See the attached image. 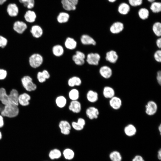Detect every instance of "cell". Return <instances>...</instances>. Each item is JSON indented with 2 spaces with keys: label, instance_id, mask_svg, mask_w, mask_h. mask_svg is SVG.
Returning a JSON list of instances; mask_svg holds the SVG:
<instances>
[{
  "label": "cell",
  "instance_id": "6da1fadb",
  "mask_svg": "<svg viewBox=\"0 0 161 161\" xmlns=\"http://www.w3.org/2000/svg\"><path fill=\"white\" fill-rule=\"evenodd\" d=\"M19 112L18 106L10 104L4 106L0 114L4 117L13 118L17 116Z\"/></svg>",
  "mask_w": 161,
  "mask_h": 161
},
{
  "label": "cell",
  "instance_id": "7a4b0ae2",
  "mask_svg": "<svg viewBox=\"0 0 161 161\" xmlns=\"http://www.w3.org/2000/svg\"><path fill=\"white\" fill-rule=\"evenodd\" d=\"M22 85L27 92L35 91L37 88L36 85L33 81L32 78L29 75H25L21 79Z\"/></svg>",
  "mask_w": 161,
  "mask_h": 161
},
{
  "label": "cell",
  "instance_id": "3957f363",
  "mask_svg": "<svg viewBox=\"0 0 161 161\" xmlns=\"http://www.w3.org/2000/svg\"><path fill=\"white\" fill-rule=\"evenodd\" d=\"M44 58L42 55L38 53L31 55L29 58V63L30 66L33 68H37L42 64Z\"/></svg>",
  "mask_w": 161,
  "mask_h": 161
},
{
  "label": "cell",
  "instance_id": "277c9868",
  "mask_svg": "<svg viewBox=\"0 0 161 161\" xmlns=\"http://www.w3.org/2000/svg\"><path fill=\"white\" fill-rule=\"evenodd\" d=\"M131 7L127 1L120 2L116 7L118 13L122 16L128 15L131 12Z\"/></svg>",
  "mask_w": 161,
  "mask_h": 161
},
{
  "label": "cell",
  "instance_id": "5b68a950",
  "mask_svg": "<svg viewBox=\"0 0 161 161\" xmlns=\"http://www.w3.org/2000/svg\"><path fill=\"white\" fill-rule=\"evenodd\" d=\"M145 112L148 115L152 116L154 115L157 112L158 106L157 103L154 101H148L145 106Z\"/></svg>",
  "mask_w": 161,
  "mask_h": 161
},
{
  "label": "cell",
  "instance_id": "8992f818",
  "mask_svg": "<svg viewBox=\"0 0 161 161\" xmlns=\"http://www.w3.org/2000/svg\"><path fill=\"white\" fill-rule=\"evenodd\" d=\"M100 59V56L97 53L91 52L86 56V61L91 65L97 66L99 64Z\"/></svg>",
  "mask_w": 161,
  "mask_h": 161
},
{
  "label": "cell",
  "instance_id": "52a82bcc",
  "mask_svg": "<svg viewBox=\"0 0 161 161\" xmlns=\"http://www.w3.org/2000/svg\"><path fill=\"white\" fill-rule=\"evenodd\" d=\"M86 58L85 54L83 52L78 50L75 53V54L72 56V61L75 64L78 66H82L85 62V59Z\"/></svg>",
  "mask_w": 161,
  "mask_h": 161
},
{
  "label": "cell",
  "instance_id": "ba28073f",
  "mask_svg": "<svg viewBox=\"0 0 161 161\" xmlns=\"http://www.w3.org/2000/svg\"><path fill=\"white\" fill-rule=\"evenodd\" d=\"M78 1V0H61V2L64 9L67 11H70L76 9V6Z\"/></svg>",
  "mask_w": 161,
  "mask_h": 161
},
{
  "label": "cell",
  "instance_id": "9c48e42d",
  "mask_svg": "<svg viewBox=\"0 0 161 161\" xmlns=\"http://www.w3.org/2000/svg\"><path fill=\"white\" fill-rule=\"evenodd\" d=\"M58 126L61 133L63 134L67 135L70 134L72 127L68 121L66 120H61L59 123Z\"/></svg>",
  "mask_w": 161,
  "mask_h": 161
},
{
  "label": "cell",
  "instance_id": "30bf717a",
  "mask_svg": "<svg viewBox=\"0 0 161 161\" xmlns=\"http://www.w3.org/2000/svg\"><path fill=\"white\" fill-rule=\"evenodd\" d=\"M87 117L90 120L96 119L98 118L99 114V110L94 106H90L88 108L86 111Z\"/></svg>",
  "mask_w": 161,
  "mask_h": 161
},
{
  "label": "cell",
  "instance_id": "8fae6325",
  "mask_svg": "<svg viewBox=\"0 0 161 161\" xmlns=\"http://www.w3.org/2000/svg\"><path fill=\"white\" fill-rule=\"evenodd\" d=\"M124 28V25L122 22L116 21L113 23L111 25L109 30L111 33L117 34L122 32Z\"/></svg>",
  "mask_w": 161,
  "mask_h": 161
},
{
  "label": "cell",
  "instance_id": "7c38bea8",
  "mask_svg": "<svg viewBox=\"0 0 161 161\" xmlns=\"http://www.w3.org/2000/svg\"><path fill=\"white\" fill-rule=\"evenodd\" d=\"M27 24L24 22L18 21H15L13 24V29L17 33L22 34L27 29Z\"/></svg>",
  "mask_w": 161,
  "mask_h": 161
},
{
  "label": "cell",
  "instance_id": "4fadbf2b",
  "mask_svg": "<svg viewBox=\"0 0 161 161\" xmlns=\"http://www.w3.org/2000/svg\"><path fill=\"white\" fill-rule=\"evenodd\" d=\"M31 97L28 93L24 92L19 95L18 98V105L23 106H26L30 103V100Z\"/></svg>",
  "mask_w": 161,
  "mask_h": 161
},
{
  "label": "cell",
  "instance_id": "5bb4252c",
  "mask_svg": "<svg viewBox=\"0 0 161 161\" xmlns=\"http://www.w3.org/2000/svg\"><path fill=\"white\" fill-rule=\"evenodd\" d=\"M138 8L137 13L139 18L143 20L148 19L150 16V12L148 8L142 6Z\"/></svg>",
  "mask_w": 161,
  "mask_h": 161
},
{
  "label": "cell",
  "instance_id": "9a60e30c",
  "mask_svg": "<svg viewBox=\"0 0 161 161\" xmlns=\"http://www.w3.org/2000/svg\"><path fill=\"white\" fill-rule=\"evenodd\" d=\"M109 103L111 108L114 110L120 109L122 104L120 98L115 96L109 99Z\"/></svg>",
  "mask_w": 161,
  "mask_h": 161
},
{
  "label": "cell",
  "instance_id": "2e32d148",
  "mask_svg": "<svg viewBox=\"0 0 161 161\" xmlns=\"http://www.w3.org/2000/svg\"><path fill=\"white\" fill-rule=\"evenodd\" d=\"M99 73L103 78L106 79H108L110 78L112 75V71L110 67L105 65L100 68Z\"/></svg>",
  "mask_w": 161,
  "mask_h": 161
},
{
  "label": "cell",
  "instance_id": "e0dca14e",
  "mask_svg": "<svg viewBox=\"0 0 161 161\" xmlns=\"http://www.w3.org/2000/svg\"><path fill=\"white\" fill-rule=\"evenodd\" d=\"M19 95L17 89H11L8 94L9 100L11 104L18 106V100Z\"/></svg>",
  "mask_w": 161,
  "mask_h": 161
},
{
  "label": "cell",
  "instance_id": "ac0fdd59",
  "mask_svg": "<svg viewBox=\"0 0 161 161\" xmlns=\"http://www.w3.org/2000/svg\"><path fill=\"white\" fill-rule=\"evenodd\" d=\"M30 32L33 37L36 38L41 37L43 33L42 28L38 25L32 26L30 30Z\"/></svg>",
  "mask_w": 161,
  "mask_h": 161
},
{
  "label": "cell",
  "instance_id": "d6986e66",
  "mask_svg": "<svg viewBox=\"0 0 161 161\" xmlns=\"http://www.w3.org/2000/svg\"><path fill=\"white\" fill-rule=\"evenodd\" d=\"M81 43L84 45H92L95 46L96 42L95 40L89 35L84 34L82 35L80 38Z\"/></svg>",
  "mask_w": 161,
  "mask_h": 161
},
{
  "label": "cell",
  "instance_id": "ffe728a7",
  "mask_svg": "<svg viewBox=\"0 0 161 161\" xmlns=\"http://www.w3.org/2000/svg\"><path fill=\"white\" fill-rule=\"evenodd\" d=\"M0 101L4 106L11 104L9 100L8 94L4 87L0 88Z\"/></svg>",
  "mask_w": 161,
  "mask_h": 161
},
{
  "label": "cell",
  "instance_id": "44dd1931",
  "mask_svg": "<svg viewBox=\"0 0 161 161\" xmlns=\"http://www.w3.org/2000/svg\"><path fill=\"white\" fill-rule=\"evenodd\" d=\"M69 110L75 113H78L81 109V103L78 100H72L69 106Z\"/></svg>",
  "mask_w": 161,
  "mask_h": 161
},
{
  "label": "cell",
  "instance_id": "7402d4cb",
  "mask_svg": "<svg viewBox=\"0 0 161 161\" xmlns=\"http://www.w3.org/2000/svg\"><path fill=\"white\" fill-rule=\"evenodd\" d=\"M118 58V55L116 52L114 50H111L106 53L105 59L111 63H115Z\"/></svg>",
  "mask_w": 161,
  "mask_h": 161
},
{
  "label": "cell",
  "instance_id": "603a6c76",
  "mask_svg": "<svg viewBox=\"0 0 161 161\" xmlns=\"http://www.w3.org/2000/svg\"><path fill=\"white\" fill-rule=\"evenodd\" d=\"M148 9L150 11L154 14H157L161 11V2L156 0L149 3Z\"/></svg>",
  "mask_w": 161,
  "mask_h": 161
},
{
  "label": "cell",
  "instance_id": "cb8c5ba5",
  "mask_svg": "<svg viewBox=\"0 0 161 161\" xmlns=\"http://www.w3.org/2000/svg\"><path fill=\"white\" fill-rule=\"evenodd\" d=\"M64 45L67 49L72 50L76 48L77 43L74 38L71 37H68L66 38L64 41Z\"/></svg>",
  "mask_w": 161,
  "mask_h": 161
},
{
  "label": "cell",
  "instance_id": "d4e9b609",
  "mask_svg": "<svg viewBox=\"0 0 161 161\" xmlns=\"http://www.w3.org/2000/svg\"><path fill=\"white\" fill-rule=\"evenodd\" d=\"M103 95L105 98L110 99L115 96V92L112 87L106 86L103 89Z\"/></svg>",
  "mask_w": 161,
  "mask_h": 161
},
{
  "label": "cell",
  "instance_id": "484cf974",
  "mask_svg": "<svg viewBox=\"0 0 161 161\" xmlns=\"http://www.w3.org/2000/svg\"><path fill=\"white\" fill-rule=\"evenodd\" d=\"M86 97L88 101L91 103L96 102L98 99V93L96 91L90 90L88 91Z\"/></svg>",
  "mask_w": 161,
  "mask_h": 161
},
{
  "label": "cell",
  "instance_id": "4316f807",
  "mask_svg": "<svg viewBox=\"0 0 161 161\" xmlns=\"http://www.w3.org/2000/svg\"><path fill=\"white\" fill-rule=\"evenodd\" d=\"M124 131L126 135L130 137L135 134L137 132V129L134 125L129 124L124 127Z\"/></svg>",
  "mask_w": 161,
  "mask_h": 161
},
{
  "label": "cell",
  "instance_id": "83f0119b",
  "mask_svg": "<svg viewBox=\"0 0 161 161\" xmlns=\"http://www.w3.org/2000/svg\"><path fill=\"white\" fill-rule=\"evenodd\" d=\"M7 11L10 16L15 17L18 14V8L16 4H10L7 6Z\"/></svg>",
  "mask_w": 161,
  "mask_h": 161
},
{
  "label": "cell",
  "instance_id": "f1b7e54d",
  "mask_svg": "<svg viewBox=\"0 0 161 161\" xmlns=\"http://www.w3.org/2000/svg\"><path fill=\"white\" fill-rule=\"evenodd\" d=\"M64 47L60 44L55 45L52 48V54L56 57H59L62 56L64 54Z\"/></svg>",
  "mask_w": 161,
  "mask_h": 161
},
{
  "label": "cell",
  "instance_id": "f546056e",
  "mask_svg": "<svg viewBox=\"0 0 161 161\" xmlns=\"http://www.w3.org/2000/svg\"><path fill=\"white\" fill-rule=\"evenodd\" d=\"M81 83V79L77 76H73L70 78L68 81V85L70 87L80 86Z\"/></svg>",
  "mask_w": 161,
  "mask_h": 161
},
{
  "label": "cell",
  "instance_id": "4dcf8cb0",
  "mask_svg": "<svg viewBox=\"0 0 161 161\" xmlns=\"http://www.w3.org/2000/svg\"><path fill=\"white\" fill-rule=\"evenodd\" d=\"M24 18L27 22L32 23L35 21L36 18V15L34 11L29 10L26 13L24 16Z\"/></svg>",
  "mask_w": 161,
  "mask_h": 161
},
{
  "label": "cell",
  "instance_id": "1f68e13d",
  "mask_svg": "<svg viewBox=\"0 0 161 161\" xmlns=\"http://www.w3.org/2000/svg\"><path fill=\"white\" fill-rule=\"evenodd\" d=\"M55 103L57 107L60 108H62L66 106L67 100L64 96L60 95L56 98Z\"/></svg>",
  "mask_w": 161,
  "mask_h": 161
},
{
  "label": "cell",
  "instance_id": "d6a6232c",
  "mask_svg": "<svg viewBox=\"0 0 161 161\" xmlns=\"http://www.w3.org/2000/svg\"><path fill=\"white\" fill-rule=\"evenodd\" d=\"M69 15L67 13L62 12L58 15L57 19L58 22L61 24L66 23L69 21Z\"/></svg>",
  "mask_w": 161,
  "mask_h": 161
},
{
  "label": "cell",
  "instance_id": "836d02e7",
  "mask_svg": "<svg viewBox=\"0 0 161 161\" xmlns=\"http://www.w3.org/2000/svg\"><path fill=\"white\" fill-rule=\"evenodd\" d=\"M152 30L156 36L160 37L161 35V23L159 21L155 22L153 25Z\"/></svg>",
  "mask_w": 161,
  "mask_h": 161
},
{
  "label": "cell",
  "instance_id": "e575fe53",
  "mask_svg": "<svg viewBox=\"0 0 161 161\" xmlns=\"http://www.w3.org/2000/svg\"><path fill=\"white\" fill-rule=\"evenodd\" d=\"M61 156V151L58 149H54L51 150L49 154V158L51 160L58 159Z\"/></svg>",
  "mask_w": 161,
  "mask_h": 161
},
{
  "label": "cell",
  "instance_id": "d590c367",
  "mask_svg": "<svg viewBox=\"0 0 161 161\" xmlns=\"http://www.w3.org/2000/svg\"><path fill=\"white\" fill-rule=\"evenodd\" d=\"M144 0H127V2L131 8H139L143 6Z\"/></svg>",
  "mask_w": 161,
  "mask_h": 161
},
{
  "label": "cell",
  "instance_id": "8d00e7d4",
  "mask_svg": "<svg viewBox=\"0 0 161 161\" xmlns=\"http://www.w3.org/2000/svg\"><path fill=\"white\" fill-rule=\"evenodd\" d=\"M68 95L69 98L72 101L78 100L79 97V92L76 89H73L69 91Z\"/></svg>",
  "mask_w": 161,
  "mask_h": 161
},
{
  "label": "cell",
  "instance_id": "74e56055",
  "mask_svg": "<svg viewBox=\"0 0 161 161\" xmlns=\"http://www.w3.org/2000/svg\"><path fill=\"white\" fill-rule=\"evenodd\" d=\"M63 155L65 159L70 160L73 158L75 153L73 150L70 148H67L64 150Z\"/></svg>",
  "mask_w": 161,
  "mask_h": 161
},
{
  "label": "cell",
  "instance_id": "f35d334b",
  "mask_svg": "<svg viewBox=\"0 0 161 161\" xmlns=\"http://www.w3.org/2000/svg\"><path fill=\"white\" fill-rule=\"evenodd\" d=\"M109 157L112 161H121L122 158L120 153L117 151H114L111 152Z\"/></svg>",
  "mask_w": 161,
  "mask_h": 161
},
{
  "label": "cell",
  "instance_id": "ab89813d",
  "mask_svg": "<svg viewBox=\"0 0 161 161\" xmlns=\"http://www.w3.org/2000/svg\"><path fill=\"white\" fill-rule=\"evenodd\" d=\"M19 1L23 4L25 7L29 9L32 8L34 6V0H19Z\"/></svg>",
  "mask_w": 161,
  "mask_h": 161
},
{
  "label": "cell",
  "instance_id": "60d3db41",
  "mask_svg": "<svg viewBox=\"0 0 161 161\" xmlns=\"http://www.w3.org/2000/svg\"><path fill=\"white\" fill-rule=\"evenodd\" d=\"M37 78L38 81L41 83L45 82L47 80L42 71H39L38 72Z\"/></svg>",
  "mask_w": 161,
  "mask_h": 161
},
{
  "label": "cell",
  "instance_id": "b9f144b4",
  "mask_svg": "<svg viewBox=\"0 0 161 161\" xmlns=\"http://www.w3.org/2000/svg\"><path fill=\"white\" fill-rule=\"evenodd\" d=\"M8 40L4 37L0 35V47L4 48L7 45Z\"/></svg>",
  "mask_w": 161,
  "mask_h": 161
},
{
  "label": "cell",
  "instance_id": "7bdbcfd3",
  "mask_svg": "<svg viewBox=\"0 0 161 161\" xmlns=\"http://www.w3.org/2000/svg\"><path fill=\"white\" fill-rule=\"evenodd\" d=\"M154 57L155 60L157 62H161V50L160 49L157 50L154 52Z\"/></svg>",
  "mask_w": 161,
  "mask_h": 161
},
{
  "label": "cell",
  "instance_id": "ee69618b",
  "mask_svg": "<svg viewBox=\"0 0 161 161\" xmlns=\"http://www.w3.org/2000/svg\"><path fill=\"white\" fill-rule=\"evenodd\" d=\"M71 127H72L75 130L80 131L82 130L84 127L81 126L78 124L77 122L73 121L71 123Z\"/></svg>",
  "mask_w": 161,
  "mask_h": 161
},
{
  "label": "cell",
  "instance_id": "f6af8a7d",
  "mask_svg": "<svg viewBox=\"0 0 161 161\" xmlns=\"http://www.w3.org/2000/svg\"><path fill=\"white\" fill-rule=\"evenodd\" d=\"M7 75L6 70L0 68V80L5 79L7 77Z\"/></svg>",
  "mask_w": 161,
  "mask_h": 161
},
{
  "label": "cell",
  "instance_id": "bcb514c9",
  "mask_svg": "<svg viewBox=\"0 0 161 161\" xmlns=\"http://www.w3.org/2000/svg\"><path fill=\"white\" fill-rule=\"evenodd\" d=\"M156 79L158 84L160 86L161 85V72L160 70H159L157 72Z\"/></svg>",
  "mask_w": 161,
  "mask_h": 161
},
{
  "label": "cell",
  "instance_id": "7dc6e473",
  "mask_svg": "<svg viewBox=\"0 0 161 161\" xmlns=\"http://www.w3.org/2000/svg\"><path fill=\"white\" fill-rule=\"evenodd\" d=\"M77 122L82 126L84 127L86 124V121L84 119L82 118H79Z\"/></svg>",
  "mask_w": 161,
  "mask_h": 161
},
{
  "label": "cell",
  "instance_id": "c3c4849f",
  "mask_svg": "<svg viewBox=\"0 0 161 161\" xmlns=\"http://www.w3.org/2000/svg\"><path fill=\"white\" fill-rule=\"evenodd\" d=\"M132 161H145L143 157L141 156L137 155L132 160Z\"/></svg>",
  "mask_w": 161,
  "mask_h": 161
},
{
  "label": "cell",
  "instance_id": "681fc988",
  "mask_svg": "<svg viewBox=\"0 0 161 161\" xmlns=\"http://www.w3.org/2000/svg\"><path fill=\"white\" fill-rule=\"evenodd\" d=\"M46 79H48L50 78V75L49 72L47 70L44 69L42 71Z\"/></svg>",
  "mask_w": 161,
  "mask_h": 161
},
{
  "label": "cell",
  "instance_id": "f907efd6",
  "mask_svg": "<svg viewBox=\"0 0 161 161\" xmlns=\"http://www.w3.org/2000/svg\"><path fill=\"white\" fill-rule=\"evenodd\" d=\"M4 125V117L0 114V128H2Z\"/></svg>",
  "mask_w": 161,
  "mask_h": 161
},
{
  "label": "cell",
  "instance_id": "816d5d0a",
  "mask_svg": "<svg viewBox=\"0 0 161 161\" xmlns=\"http://www.w3.org/2000/svg\"><path fill=\"white\" fill-rule=\"evenodd\" d=\"M156 44L157 47L159 49L161 47V38L160 37L158 38L156 41Z\"/></svg>",
  "mask_w": 161,
  "mask_h": 161
},
{
  "label": "cell",
  "instance_id": "f5cc1de1",
  "mask_svg": "<svg viewBox=\"0 0 161 161\" xmlns=\"http://www.w3.org/2000/svg\"><path fill=\"white\" fill-rule=\"evenodd\" d=\"M106 2L110 4H114L116 3L118 0H106Z\"/></svg>",
  "mask_w": 161,
  "mask_h": 161
},
{
  "label": "cell",
  "instance_id": "db71d44e",
  "mask_svg": "<svg viewBox=\"0 0 161 161\" xmlns=\"http://www.w3.org/2000/svg\"><path fill=\"white\" fill-rule=\"evenodd\" d=\"M157 157L159 160L161 159V150L160 149L158 152Z\"/></svg>",
  "mask_w": 161,
  "mask_h": 161
},
{
  "label": "cell",
  "instance_id": "11a10c76",
  "mask_svg": "<svg viewBox=\"0 0 161 161\" xmlns=\"http://www.w3.org/2000/svg\"><path fill=\"white\" fill-rule=\"evenodd\" d=\"M158 129L160 133V134H161V124H160V125L158 127Z\"/></svg>",
  "mask_w": 161,
  "mask_h": 161
},
{
  "label": "cell",
  "instance_id": "9f6ffc18",
  "mask_svg": "<svg viewBox=\"0 0 161 161\" xmlns=\"http://www.w3.org/2000/svg\"><path fill=\"white\" fill-rule=\"evenodd\" d=\"M7 0H0V5H2Z\"/></svg>",
  "mask_w": 161,
  "mask_h": 161
},
{
  "label": "cell",
  "instance_id": "6f0895ef",
  "mask_svg": "<svg viewBox=\"0 0 161 161\" xmlns=\"http://www.w3.org/2000/svg\"><path fill=\"white\" fill-rule=\"evenodd\" d=\"M146 1L149 3H150L151 2H152L153 1H156L157 0H146Z\"/></svg>",
  "mask_w": 161,
  "mask_h": 161
},
{
  "label": "cell",
  "instance_id": "680465c9",
  "mask_svg": "<svg viewBox=\"0 0 161 161\" xmlns=\"http://www.w3.org/2000/svg\"><path fill=\"white\" fill-rule=\"evenodd\" d=\"M2 138V134L1 132V131H0V140H1Z\"/></svg>",
  "mask_w": 161,
  "mask_h": 161
}]
</instances>
